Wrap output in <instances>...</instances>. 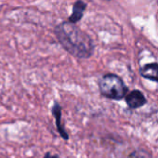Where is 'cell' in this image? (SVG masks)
<instances>
[{"label":"cell","mask_w":158,"mask_h":158,"mask_svg":"<svg viewBox=\"0 0 158 158\" xmlns=\"http://www.w3.org/2000/svg\"><path fill=\"white\" fill-rule=\"evenodd\" d=\"M44 158H60L58 154H53L50 152H46V154L44 155Z\"/></svg>","instance_id":"cell-7"},{"label":"cell","mask_w":158,"mask_h":158,"mask_svg":"<svg viewBox=\"0 0 158 158\" xmlns=\"http://www.w3.org/2000/svg\"><path fill=\"white\" fill-rule=\"evenodd\" d=\"M140 73L143 77L147 79L158 82V64L150 63V64L145 65L143 68H141Z\"/></svg>","instance_id":"cell-6"},{"label":"cell","mask_w":158,"mask_h":158,"mask_svg":"<svg viewBox=\"0 0 158 158\" xmlns=\"http://www.w3.org/2000/svg\"><path fill=\"white\" fill-rule=\"evenodd\" d=\"M51 112H52V115L56 119V126H57L58 132L60 133V137L64 140H68L69 139V135L66 132V130L64 129L63 125L61 123V106L57 102H54V105L52 106Z\"/></svg>","instance_id":"cell-3"},{"label":"cell","mask_w":158,"mask_h":158,"mask_svg":"<svg viewBox=\"0 0 158 158\" xmlns=\"http://www.w3.org/2000/svg\"><path fill=\"white\" fill-rule=\"evenodd\" d=\"M99 89L103 97L115 101L122 100L127 92V88L123 80L114 73H106L100 79Z\"/></svg>","instance_id":"cell-2"},{"label":"cell","mask_w":158,"mask_h":158,"mask_svg":"<svg viewBox=\"0 0 158 158\" xmlns=\"http://www.w3.org/2000/svg\"><path fill=\"white\" fill-rule=\"evenodd\" d=\"M55 35L62 48L77 59H89L94 51L92 39L74 23L63 22L55 28Z\"/></svg>","instance_id":"cell-1"},{"label":"cell","mask_w":158,"mask_h":158,"mask_svg":"<svg viewBox=\"0 0 158 158\" xmlns=\"http://www.w3.org/2000/svg\"><path fill=\"white\" fill-rule=\"evenodd\" d=\"M86 8H87V4L85 2H83L82 0H77V1L73 4V12H72L71 16L69 17L68 22L74 23V24L76 23H78L82 19Z\"/></svg>","instance_id":"cell-5"},{"label":"cell","mask_w":158,"mask_h":158,"mask_svg":"<svg viewBox=\"0 0 158 158\" xmlns=\"http://www.w3.org/2000/svg\"><path fill=\"white\" fill-rule=\"evenodd\" d=\"M126 102L130 108L136 109L139 107H141L143 104H145L146 100L144 95L139 91V90H134L130 93H128L126 96Z\"/></svg>","instance_id":"cell-4"}]
</instances>
